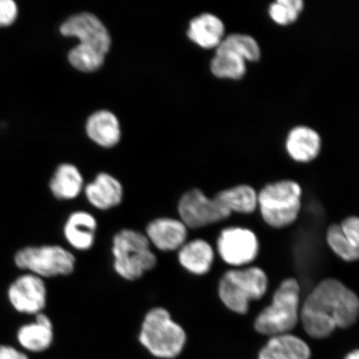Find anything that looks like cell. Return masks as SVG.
Wrapping results in <instances>:
<instances>
[{"mask_svg": "<svg viewBox=\"0 0 359 359\" xmlns=\"http://www.w3.org/2000/svg\"><path fill=\"white\" fill-rule=\"evenodd\" d=\"M210 69L215 78L240 80L247 71V62L236 53L222 48L215 50Z\"/></svg>", "mask_w": 359, "mask_h": 359, "instance_id": "cell-22", "label": "cell"}, {"mask_svg": "<svg viewBox=\"0 0 359 359\" xmlns=\"http://www.w3.org/2000/svg\"><path fill=\"white\" fill-rule=\"evenodd\" d=\"M217 249L224 262L241 266L254 262L259 253V241L248 229L231 227L222 231Z\"/></svg>", "mask_w": 359, "mask_h": 359, "instance_id": "cell-9", "label": "cell"}, {"mask_svg": "<svg viewBox=\"0 0 359 359\" xmlns=\"http://www.w3.org/2000/svg\"><path fill=\"white\" fill-rule=\"evenodd\" d=\"M88 137L102 147H114L122 136L119 120L107 110H100L89 116L86 123Z\"/></svg>", "mask_w": 359, "mask_h": 359, "instance_id": "cell-17", "label": "cell"}, {"mask_svg": "<svg viewBox=\"0 0 359 359\" xmlns=\"http://www.w3.org/2000/svg\"><path fill=\"white\" fill-rule=\"evenodd\" d=\"M178 260L183 268L194 275L208 273L214 262V251L208 242L197 239L179 249Z\"/></svg>", "mask_w": 359, "mask_h": 359, "instance_id": "cell-20", "label": "cell"}, {"mask_svg": "<svg viewBox=\"0 0 359 359\" xmlns=\"http://www.w3.org/2000/svg\"><path fill=\"white\" fill-rule=\"evenodd\" d=\"M106 55L98 49L79 43L71 49L67 55L69 64L83 73H93L104 64Z\"/></svg>", "mask_w": 359, "mask_h": 359, "instance_id": "cell-24", "label": "cell"}, {"mask_svg": "<svg viewBox=\"0 0 359 359\" xmlns=\"http://www.w3.org/2000/svg\"><path fill=\"white\" fill-rule=\"evenodd\" d=\"M8 299L17 312L36 316L43 313L46 307V285L42 278L30 273H25L8 287Z\"/></svg>", "mask_w": 359, "mask_h": 359, "instance_id": "cell-11", "label": "cell"}, {"mask_svg": "<svg viewBox=\"0 0 359 359\" xmlns=\"http://www.w3.org/2000/svg\"><path fill=\"white\" fill-rule=\"evenodd\" d=\"M187 34L197 46L215 50L226 37V26L214 13H203L190 21Z\"/></svg>", "mask_w": 359, "mask_h": 359, "instance_id": "cell-14", "label": "cell"}, {"mask_svg": "<svg viewBox=\"0 0 359 359\" xmlns=\"http://www.w3.org/2000/svg\"><path fill=\"white\" fill-rule=\"evenodd\" d=\"M15 266L40 278L69 276L74 271L76 259L60 245L27 246L15 255Z\"/></svg>", "mask_w": 359, "mask_h": 359, "instance_id": "cell-7", "label": "cell"}, {"mask_svg": "<svg viewBox=\"0 0 359 359\" xmlns=\"http://www.w3.org/2000/svg\"><path fill=\"white\" fill-rule=\"evenodd\" d=\"M302 196V187L291 180L268 184L257 194L264 221L273 228L289 226L298 217Z\"/></svg>", "mask_w": 359, "mask_h": 359, "instance_id": "cell-5", "label": "cell"}, {"mask_svg": "<svg viewBox=\"0 0 359 359\" xmlns=\"http://www.w3.org/2000/svg\"><path fill=\"white\" fill-rule=\"evenodd\" d=\"M308 344L294 335L273 336L259 352V359H309Z\"/></svg>", "mask_w": 359, "mask_h": 359, "instance_id": "cell-19", "label": "cell"}, {"mask_svg": "<svg viewBox=\"0 0 359 359\" xmlns=\"http://www.w3.org/2000/svg\"><path fill=\"white\" fill-rule=\"evenodd\" d=\"M304 8L302 0H277L269 6L268 13L276 25L288 26L299 19Z\"/></svg>", "mask_w": 359, "mask_h": 359, "instance_id": "cell-26", "label": "cell"}, {"mask_svg": "<svg viewBox=\"0 0 359 359\" xmlns=\"http://www.w3.org/2000/svg\"><path fill=\"white\" fill-rule=\"evenodd\" d=\"M19 8L13 0H0V27L11 26L17 20Z\"/></svg>", "mask_w": 359, "mask_h": 359, "instance_id": "cell-28", "label": "cell"}, {"mask_svg": "<svg viewBox=\"0 0 359 359\" xmlns=\"http://www.w3.org/2000/svg\"><path fill=\"white\" fill-rule=\"evenodd\" d=\"M217 198L232 212L250 214L258 205L257 193L253 187L240 185L217 193Z\"/></svg>", "mask_w": 359, "mask_h": 359, "instance_id": "cell-23", "label": "cell"}, {"mask_svg": "<svg viewBox=\"0 0 359 359\" xmlns=\"http://www.w3.org/2000/svg\"><path fill=\"white\" fill-rule=\"evenodd\" d=\"M299 283L293 278L283 281L273 294L271 304L257 318L255 330L272 337L293 330L299 321Z\"/></svg>", "mask_w": 359, "mask_h": 359, "instance_id": "cell-4", "label": "cell"}, {"mask_svg": "<svg viewBox=\"0 0 359 359\" xmlns=\"http://www.w3.org/2000/svg\"><path fill=\"white\" fill-rule=\"evenodd\" d=\"M139 341L152 355L174 358L185 346L187 335L182 327L172 320L167 309L156 307L147 313Z\"/></svg>", "mask_w": 359, "mask_h": 359, "instance_id": "cell-3", "label": "cell"}, {"mask_svg": "<svg viewBox=\"0 0 359 359\" xmlns=\"http://www.w3.org/2000/svg\"><path fill=\"white\" fill-rule=\"evenodd\" d=\"M268 278L258 267L232 269L222 276L219 284V296L231 311L245 314L252 300L262 299L266 293Z\"/></svg>", "mask_w": 359, "mask_h": 359, "instance_id": "cell-6", "label": "cell"}, {"mask_svg": "<svg viewBox=\"0 0 359 359\" xmlns=\"http://www.w3.org/2000/svg\"><path fill=\"white\" fill-rule=\"evenodd\" d=\"M60 33L65 37H74L79 43L98 49L107 55L111 39L103 22L91 13H77L66 20L60 26Z\"/></svg>", "mask_w": 359, "mask_h": 359, "instance_id": "cell-10", "label": "cell"}, {"mask_svg": "<svg viewBox=\"0 0 359 359\" xmlns=\"http://www.w3.org/2000/svg\"><path fill=\"white\" fill-rule=\"evenodd\" d=\"M327 242L334 252L345 262H353L358 259V249L350 244L339 224H332L327 229Z\"/></svg>", "mask_w": 359, "mask_h": 359, "instance_id": "cell-27", "label": "cell"}, {"mask_svg": "<svg viewBox=\"0 0 359 359\" xmlns=\"http://www.w3.org/2000/svg\"><path fill=\"white\" fill-rule=\"evenodd\" d=\"M114 269L126 280L140 279L156 266L157 259L145 234L123 229L112 239Z\"/></svg>", "mask_w": 359, "mask_h": 359, "instance_id": "cell-2", "label": "cell"}, {"mask_svg": "<svg viewBox=\"0 0 359 359\" xmlns=\"http://www.w3.org/2000/svg\"><path fill=\"white\" fill-rule=\"evenodd\" d=\"M322 139L320 133L308 126H297L290 130L285 139L287 154L297 163H308L320 155Z\"/></svg>", "mask_w": 359, "mask_h": 359, "instance_id": "cell-13", "label": "cell"}, {"mask_svg": "<svg viewBox=\"0 0 359 359\" xmlns=\"http://www.w3.org/2000/svg\"><path fill=\"white\" fill-rule=\"evenodd\" d=\"M83 187L82 173L76 165L69 163L58 165L49 182L53 196L60 201L77 198Z\"/></svg>", "mask_w": 359, "mask_h": 359, "instance_id": "cell-21", "label": "cell"}, {"mask_svg": "<svg viewBox=\"0 0 359 359\" xmlns=\"http://www.w3.org/2000/svg\"><path fill=\"white\" fill-rule=\"evenodd\" d=\"M358 296L342 282L326 279L320 283L305 300L300 318L306 333L324 339L337 329H346L358 320Z\"/></svg>", "mask_w": 359, "mask_h": 359, "instance_id": "cell-1", "label": "cell"}, {"mask_svg": "<svg viewBox=\"0 0 359 359\" xmlns=\"http://www.w3.org/2000/svg\"><path fill=\"white\" fill-rule=\"evenodd\" d=\"M145 236L157 250L173 251L186 244L187 227L177 219L156 218L147 224Z\"/></svg>", "mask_w": 359, "mask_h": 359, "instance_id": "cell-12", "label": "cell"}, {"mask_svg": "<svg viewBox=\"0 0 359 359\" xmlns=\"http://www.w3.org/2000/svg\"><path fill=\"white\" fill-rule=\"evenodd\" d=\"M341 230L353 246L358 249L359 246V221L356 217H350L340 224Z\"/></svg>", "mask_w": 359, "mask_h": 359, "instance_id": "cell-29", "label": "cell"}, {"mask_svg": "<svg viewBox=\"0 0 359 359\" xmlns=\"http://www.w3.org/2000/svg\"><path fill=\"white\" fill-rule=\"evenodd\" d=\"M217 48L235 52L247 62H257L262 57V49L257 39L246 34L235 33L226 35Z\"/></svg>", "mask_w": 359, "mask_h": 359, "instance_id": "cell-25", "label": "cell"}, {"mask_svg": "<svg viewBox=\"0 0 359 359\" xmlns=\"http://www.w3.org/2000/svg\"><path fill=\"white\" fill-rule=\"evenodd\" d=\"M345 359H359L358 350H355V351H353L348 354V356L345 358Z\"/></svg>", "mask_w": 359, "mask_h": 359, "instance_id": "cell-31", "label": "cell"}, {"mask_svg": "<svg viewBox=\"0 0 359 359\" xmlns=\"http://www.w3.org/2000/svg\"><path fill=\"white\" fill-rule=\"evenodd\" d=\"M35 316L34 322L20 327L17 339L28 351L39 353L50 347L53 340V327L46 314L39 313Z\"/></svg>", "mask_w": 359, "mask_h": 359, "instance_id": "cell-18", "label": "cell"}, {"mask_svg": "<svg viewBox=\"0 0 359 359\" xmlns=\"http://www.w3.org/2000/svg\"><path fill=\"white\" fill-rule=\"evenodd\" d=\"M85 196L93 208L109 210L121 204L123 199V187L118 179L109 173L97 175L84 187Z\"/></svg>", "mask_w": 359, "mask_h": 359, "instance_id": "cell-15", "label": "cell"}, {"mask_svg": "<svg viewBox=\"0 0 359 359\" xmlns=\"http://www.w3.org/2000/svg\"><path fill=\"white\" fill-rule=\"evenodd\" d=\"M178 213L184 224L191 229H198L217 223L231 215L217 197L208 198L199 189H191L179 201Z\"/></svg>", "mask_w": 359, "mask_h": 359, "instance_id": "cell-8", "label": "cell"}, {"mask_svg": "<svg viewBox=\"0 0 359 359\" xmlns=\"http://www.w3.org/2000/svg\"><path fill=\"white\" fill-rule=\"evenodd\" d=\"M97 222L95 217L84 210L72 213L64 226L65 239L74 249L86 251L95 242Z\"/></svg>", "mask_w": 359, "mask_h": 359, "instance_id": "cell-16", "label": "cell"}, {"mask_svg": "<svg viewBox=\"0 0 359 359\" xmlns=\"http://www.w3.org/2000/svg\"><path fill=\"white\" fill-rule=\"evenodd\" d=\"M0 359H29V358L15 348L8 345H0Z\"/></svg>", "mask_w": 359, "mask_h": 359, "instance_id": "cell-30", "label": "cell"}]
</instances>
